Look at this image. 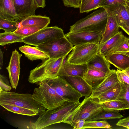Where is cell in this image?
<instances>
[{
    "mask_svg": "<svg viewBox=\"0 0 129 129\" xmlns=\"http://www.w3.org/2000/svg\"><path fill=\"white\" fill-rule=\"evenodd\" d=\"M73 45L65 37L42 44L37 47L50 58L66 57L72 50Z\"/></svg>",
    "mask_w": 129,
    "mask_h": 129,
    "instance_id": "7",
    "label": "cell"
},
{
    "mask_svg": "<svg viewBox=\"0 0 129 129\" xmlns=\"http://www.w3.org/2000/svg\"><path fill=\"white\" fill-rule=\"evenodd\" d=\"M0 105L8 111L14 113L32 116L39 115L33 110L23 107L3 103H0Z\"/></svg>",
    "mask_w": 129,
    "mask_h": 129,
    "instance_id": "29",
    "label": "cell"
},
{
    "mask_svg": "<svg viewBox=\"0 0 129 129\" xmlns=\"http://www.w3.org/2000/svg\"><path fill=\"white\" fill-rule=\"evenodd\" d=\"M126 0H101L100 8H105L118 4H123Z\"/></svg>",
    "mask_w": 129,
    "mask_h": 129,
    "instance_id": "38",
    "label": "cell"
},
{
    "mask_svg": "<svg viewBox=\"0 0 129 129\" xmlns=\"http://www.w3.org/2000/svg\"><path fill=\"white\" fill-rule=\"evenodd\" d=\"M116 125L129 129V116L120 119L117 123Z\"/></svg>",
    "mask_w": 129,
    "mask_h": 129,
    "instance_id": "41",
    "label": "cell"
},
{
    "mask_svg": "<svg viewBox=\"0 0 129 129\" xmlns=\"http://www.w3.org/2000/svg\"><path fill=\"white\" fill-rule=\"evenodd\" d=\"M104 8L111 11L120 27L123 26H129V14L125 3L116 4Z\"/></svg>",
    "mask_w": 129,
    "mask_h": 129,
    "instance_id": "15",
    "label": "cell"
},
{
    "mask_svg": "<svg viewBox=\"0 0 129 129\" xmlns=\"http://www.w3.org/2000/svg\"><path fill=\"white\" fill-rule=\"evenodd\" d=\"M128 43H129V41H128Z\"/></svg>",
    "mask_w": 129,
    "mask_h": 129,
    "instance_id": "51",
    "label": "cell"
},
{
    "mask_svg": "<svg viewBox=\"0 0 129 129\" xmlns=\"http://www.w3.org/2000/svg\"><path fill=\"white\" fill-rule=\"evenodd\" d=\"M129 38L125 36L123 41L119 45L113 49L107 55L118 52L129 51Z\"/></svg>",
    "mask_w": 129,
    "mask_h": 129,
    "instance_id": "36",
    "label": "cell"
},
{
    "mask_svg": "<svg viewBox=\"0 0 129 129\" xmlns=\"http://www.w3.org/2000/svg\"><path fill=\"white\" fill-rule=\"evenodd\" d=\"M50 21V19L49 17L40 15H31L20 21L18 28L29 26L40 27L44 28L47 26Z\"/></svg>",
    "mask_w": 129,
    "mask_h": 129,
    "instance_id": "19",
    "label": "cell"
},
{
    "mask_svg": "<svg viewBox=\"0 0 129 129\" xmlns=\"http://www.w3.org/2000/svg\"><path fill=\"white\" fill-rule=\"evenodd\" d=\"M100 8L70 26L69 32L104 30L107 21V12L104 8Z\"/></svg>",
    "mask_w": 129,
    "mask_h": 129,
    "instance_id": "3",
    "label": "cell"
},
{
    "mask_svg": "<svg viewBox=\"0 0 129 129\" xmlns=\"http://www.w3.org/2000/svg\"><path fill=\"white\" fill-rule=\"evenodd\" d=\"M81 103L79 101H68L55 109L47 110L39 115L35 122H30L32 129L44 128L53 124L63 122L72 113L77 110Z\"/></svg>",
    "mask_w": 129,
    "mask_h": 129,
    "instance_id": "1",
    "label": "cell"
},
{
    "mask_svg": "<svg viewBox=\"0 0 129 129\" xmlns=\"http://www.w3.org/2000/svg\"><path fill=\"white\" fill-rule=\"evenodd\" d=\"M118 110H110L103 109L98 113L87 120H98L110 119H120L123 117Z\"/></svg>",
    "mask_w": 129,
    "mask_h": 129,
    "instance_id": "27",
    "label": "cell"
},
{
    "mask_svg": "<svg viewBox=\"0 0 129 129\" xmlns=\"http://www.w3.org/2000/svg\"><path fill=\"white\" fill-rule=\"evenodd\" d=\"M107 74L99 70L87 69L84 75L83 78L93 88L103 81Z\"/></svg>",
    "mask_w": 129,
    "mask_h": 129,
    "instance_id": "23",
    "label": "cell"
},
{
    "mask_svg": "<svg viewBox=\"0 0 129 129\" xmlns=\"http://www.w3.org/2000/svg\"><path fill=\"white\" fill-rule=\"evenodd\" d=\"M104 31L69 32L65 36L73 45L89 43L99 45Z\"/></svg>",
    "mask_w": 129,
    "mask_h": 129,
    "instance_id": "11",
    "label": "cell"
},
{
    "mask_svg": "<svg viewBox=\"0 0 129 129\" xmlns=\"http://www.w3.org/2000/svg\"><path fill=\"white\" fill-rule=\"evenodd\" d=\"M99 45L89 43L75 45L66 60L72 63L86 64L99 52Z\"/></svg>",
    "mask_w": 129,
    "mask_h": 129,
    "instance_id": "9",
    "label": "cell"
},
{
    "mask_svg": "<svg viewBox=\"0 0 129 129\" xmlns=\"http://www.w3.org/2000/svg\"><path fill=\"white\" fill-rule=\"evenodd\" d=\"M19 26V22L17 20H10L0 17V29L4 30L5 32L14 31Z\"/></svg>",
    "mask_w": 129,
    "mask_h": 129,
    "instance_id": "32",
    "label": "cell"
},
{
    "mask_svg": "<svg viewBox=\"0 0 129 129\" xmlns=\"http://www.w3.org/2000/svg\"><path fill=\"white\" fill-rule=\"evenodd\" d=\"M18 20L34 15L38 8L35 0H12Z\"/></svg>",
    "mask_w": 129,
    "mask_h": 129,
    "instance_id": "13",
    "label": "cell"
},
{
    "mask_svg": "<svg viewBox=\"0 0 129 129\" xmlns=\"http://www.w3.org/2000/svg\"><path fill=\"white\" fill-rule=\"evenodd\" d=\"M65 6L75 8L80 7V1L79 0H62Z\"/></svg>",
    "mask_w": 129,
    "mask_h": 129,
    "instance_id": "40",
    "label": "cell"
},
{
    "mask_svg": "<svg viewBox=\"0 0 129 129\" xmlns=\"http://www.w3.org/2000/svg\"><path fill=\"white\" fill-rule=\"evenodd\" d=\"M87 69L86 64L72 63L66 60L60 69L58 76H79L83 78L84 75Z\"/></svg>",
    "mask_w": 129,
    "mask_h": 129,
    "instance_id": "17",
    "label": "cell"
},
{
    "mask_svg": "<svg viewBox=\"0 0 129 129\" xmlns=\"http://www.w3.org/2000/svg\"><path fill=\"white\" fill-rule=\"evenodd\" d=\"M65 57L49 58L42 61L37 67L31 70L28 78L31 84H37L47 79L58 76Z\"/></svg>",
    "mask_w": 129,
    "mask_h": 129,
    "instance_id": "2",
    "label": "cell"
},
{
    "mask_svg": "<svg viewBox=\"0 0 129 129\" xmlns=\"http://www.w3.org/2000/svg\"><path fill=\"white\" fill-rule=\"evenodd\" d=\"M85 121L83 119H79L72 123L71 125L73 126L74 129H82L85 123Z\"/></svg>",
    "mask_w": 129,
    "mask_h": 129,
    "instance_id": "42",
    "label": "cell"
},
{
    "mask_svg": "<svg viewBox=\"0 0 129 129\" xmlns=\"http://www.w3.org/2000/svg\"><path fill=\"white\" fill-rule=\"evenodd\" d=\"M103 109L102 104L96 98L90 96L85 97L78 109L68 116L63 122L71 125L79 119L87 120Z\"/></svg>",
    "mask_w": 129,
    "mask_h": 129,
    "instance_id": "6",
    "label": "cell"
},
{
    "mask_svg": "<svg viewBox=\"0 0 129 129\" xmlns=\"http://www.w3.org/2000/svg\"><path fill=\"white\" fill-rule=\"evenodd\" d=\"M38 8H44L46 6L45 0H35Z\"/></svg>",
    "mask_w": 129,
    "mask_h": 129,
    "instance_id": "43",
    "label": "cell"
},
{
    "mask_svg": "<svg viewBox=\"0 0 129 129\" xmlns=\"http://www.w3.org/2000/svg\"><path fill=\"white\" fill-rule=\"evenodd\" d=\"M44 28L40 27L22 26L18 28L14 33L24 37L32 35Z\"/></svg>",
    "mask_w": 129,
    "mask_h": 129,
    "instance_id": "34",
    "label": "cell"
},
{
    "mask_svg": "<svg viewBox=\"0 0 129 129\" xmlns=\"http://www.w3.org/2000/svg\"><path fill=\"white\" fill-rule=\"evenodd\" d=\"M125 4L129 7V0H126L125 2Z\"/></svg>",
    "mask_w": 129,
    "mask_h": 129,
    "instance_id": "48",
    "label": "cell"
},
{
    "mask_svg": "<svg viewBox=\"0 0 129 129\" xmlns=\"http://www.w3.org/2000/svg\"><path fill=\"white\" fill-rule=\"evenodd\" d=\"M12 87L7 78L4 75H0V92L10 91Z\"/></svg>",
    "mask_w": 129,
    "mask_h": 129,
    "instance_id": "37",
    "label": "cell"
},
{
    "mask_svg": "<svg viewBox=\"0 0 129 129\" xmlns=\"http://www.w3.org/2000/svg\"><path fill=\"white\" fill-rule=\"evenodd\" d=\"M125 5H126V8L127 10V11H128V13L129 14V7L126 4H125Z\"/></svg>",
    "mask_w": 129,
    "mask_h": 129,
    "instance_id": "49",
    "label": "cell"
},
{
    "mask_svg": "<svg viewBox=\"0 0 129 129\" xmlns=\"http://www.w3.org/2000/svg\"><path fill=\"white\" fill-rule=\"evenodd\" d=\"M0 103L23 107L33 110L39 115L46 111V109L33 99L32 94L19 93L14 91L0 92Z\"/></svg>",
    "mask_w": 129,
    "mask_h": 129,
    "instance_id": "5",
    "label": "cell"
},
{
    "mask_svg": "<svg viewBox=\"0 0 129 129\" xmlns=\"http://www.w3.org/2000/svg\"><path fill=\"white\" fill-rule=\"evenodd\" d=\"M0 17L18 20L12 0H0Z\"/></svg>",
    "mask_w": 129,
    "mask_h": 129,
    "instance_id": "25",
    "label": "cell"
},
{
    "mask_svg": "<svg viewBox=\"0 0 129 129\" xmlns=\"http://www.w3.org/2000/svg\"><path fill=\"white\" fill-rule=\"evenodd\" d=\"M107 60L111 64L122 71L129 68V56L118 53L107 55Z\"/></svg>",
    "mask_w": 129,
    "mask_h": 129,
    "instance_id": "24",
    "label": "cell"
},
{
    "mask_svg": "<svg viewBox=\"0 0 129 129\" xmlns=\"http://www.w3.org/2000/svg\"><path fill=\"white\" fill-rule=\"evenodd\" d=\"M120 28L129 36V26H123L120 27Z\"/></svg>",
    "mask_w": 129,
    "mask_h": 129,
    "instance_id": "45",
    "label": "cell"
},
{
    "mask_svg": "<svg viewBox=\"0 0 129 129\" xmlns=\"http://www.w3.org/2000/svg\"><path fill=\"white\" fill-rule=\"evenodd\" d=\"M19 49L26 57L31 61L40 59L43 61L49 58L45 53L37 47H32L25 45L19 47Z\"/></svg>",
    "mask_w": 129,
    "mask_h": 129,
    "instance_id": "22",
    "label": "cell"
},
{
    "mask_svg": "<svg viewBox=\"0 0 129 129\" xmlns=\"http://www.w3.org/2000/svg\"><path fill=\"white\" fill-rule=\"evenodd\" d=\"M119 81L116 71L111 70L103 81L93 88L92 93L90 96L93 98L97 97L111 88Z\"/></svg>",
    "mask_w": 129,
    "mask_h": 129,
    "instance_id": "16",
    "label": "cell"
},
{
    "mask_svg": "<svg viewBox=\"0 0 129 129\" xmlns=\"http://www.w3.org/2000/svg\"><path fill=\"white\" fill-rule=\"evenodd\" d=\"M90 128H103L111 129L112 127L105 120L101 121L85 120L84 124L82 129Z\"/></svg>",
    "mask_w": 129,
    "mask_h": 129,
    "instance_id": "33",
    "label": "cell"
},
{
    "mask_svg": "<svg viewBox=\"0 0 129 129\" xmlns=\"http://www.w3.org/2000/svg\"><path fill=\"white\" fill-rule=\"evenodd\" d=\"M86 64L87 69L99 70L106 74L111 70V64L105 56L99 52Z\"/></svg>",
    "mask_w": 129,
    "mask_h": 129,
    "instance_id": "20",
    "label": "cell"
},
{
    "mask_svg": "<svg viewBox=\"0 0 129 129\" xmlns=\"http://www.w3.org/2000/svg\"><path fill=\"white\" fill-rule=\"evenodd\" d=\"M65 37L61 28L56 26L47 27L29 36L25 37L23 42L37 47L46 42Z\"/></svg>",
    "mask_w": 129,
    "mask_h": 129,
    "instance_id": "8",
    "label": "cell"
},
{
    "mask_svg": "<svg viewBox=\"0 0 129 129\" xmlns=\"http://www.w3.org/2000/svg\"><path fill=\"white\" fill-rule=\"evenodd\" d=\"M103 109L110 110H123L128 109L127 105L118 100H115L102 103Z\"/></svg>",
    "mask_w": 129,
    "mask_h": 129,
    "instance_id": "31",
    "label": "cell"
},
{
    "mask_svg": "<svg viewBox=\"0 0 129 129\" xmlns=\"http://www.w3.org/2000/svg\"><path fill=\"white\" fill-rule=\"evenodd\" d=\"M121 83V89L117 100L122 101L126 104L129 109V85L125 83Z\"/></svg>",
    "mask_w": 129,
    "mask_h": 129,
    "instance_id": "35",
    "label": "cell"
},
{
    "mask_svg": "<svg viewBox=\"0 0 129 129\" xmlns=\"http://www.w3.org/2000/svg\"><path fill=\"white\" fill-rule=\"evenodd\" d=\"M4 52L0 49V69L2 68L3 64V55Z\"/></svg>",
    "mask_w": 129,
    "mask_h": 129,
    "instance_id": "44",
    "label": "cell"
},
{
    "mask_svg": "<svg viewBox=\"0 0 129 129\" xmlns=\"http://www.w3.org/2000/svg\"><path fill=\"white\" fill-rule=\"evenodd\" d=\"M116 53H121L129 56V51L126 52H118Z\"/></svg>",
    "mask_w": 129,
    "mask_h": 129,
    "instance_id": "46",
    "label": "cell"
},
{
    "mask_svg": "<svg viewBox=\"0 0 129 129\" xmlns=\"http://www.w3.org/2000/svg\"><path fill=\"white\" fill-rule=\"evenodd\" d=\"M60 77L67 81L83 96L89 97L91 94L93 90L92 87L83 78L79 76H63Z\"/></svg>",
    "mask_w": 129,
    "mask_h": 129,
    "instance_id": "14",
    "label": "cell"
},
{
    "mask_svg": "<svg viewBox=\"0 0 129 129\" xmlns=\"http://www.w3.org/2000/svg\"><path fill=\"white\" fill-rule=\"evenodd\" d=\"M125 37L122 31H119L105 42L99 44V52L105 56L119 45L123 41Z\"/></svg>",
    "mask_w": 129,
    "mask_h": 129,
    "instance_id": "21",
    "label": "cell"
},
{
    "mask_svg": "<svg viewBox=\"0 0 129 129\" xmlns=\"http://www.w3.org/2000/svg\"><path fill=\"white\" fill-rule=\"evenodd\" d=\"M22 55L16 50L12 53L8 66L6 68L9 74L10 83L13 88L16 89L20 74V61Z\"/></svg>",
    "mask_w": 129,
    "mask_h": 129,
    "instance_id": "12",
    "label": "cell"
},
{
    "mask_svg": "<svg viewBox=\"0 0 129 129\" xmlns=\"http://www.w3.org/2000/svg\"><path fill=\"white\" fill-rule=\"evenodd\" d=\"M24 37L14 33L13 31L5 32L0 34V45H5L17 42H23Z\"/></svg>",
    "mask_w": 129,
    "mask_h": 129,
    "instance_id": "28",
    "label": "cell"
},
{
    "mask_svg": "<svg viewBox=\"0 0 129 129\" xmlns=\"http://www.w3.org/2000/svg\"><path fill=\"white\" fill-rule=\"evenodd\" d=\"M39 86L34 89L33 96L41 106L48 110H53L63 105L66 101L44 80L39 82Z\"/></svg>",
    "mask_w": 129,
    "mask_h": 129,
    "instance_id": "4",
    "label": "cell"
},
{
    "mask_svg": "<svg viewBox=\"0 0 129 129\" xmlns=\"http://www.w3.org/2000/svg\"><path fill=\"white\" fill-rule=\"evenodd\" d=\"M119 81L122 83H125L129 85V77L123 71L117 69L116 71Z\"/></svg>",
    "mask_w": 129,
    "mask_h": 129,
    "instance_id": "39",
    "label": "cell"
},
{
    "mask_svg": "<svg viewBox=\"0 0 129 129\" xmlns=\"http://www.w3.org/2000/svg\"><path fill=\"white\" fill-rule=\"evenodd\" d=\"M105 9L107 12V21L99 44L105 42L119 31L120 27L112 13L109 10Z\"/></svg>",
    "mask_w": 129,
    "mask_h": 129,
    "instance_id": "18",
    "label": "cell"
},
{
    "mask_svg": "<svg viewBox=\"0 0 129 129\" xmlns=\"http://www.w3.org/2000/svg\"><path fill=\"white\" fill-rule=\"evenodd\" d=\"M45 80L66 102L79 101L80 98L83 96L67 81L60 76Z\"/></svg>",
    "mask_w": 129,
    "mask_h": 129,
    "instance_id": "10",
    "label": "cell"
},
{
    "mask_svg": "<svg viewBox=\"0 0 129 129\" xmlns=\"http://www.w3.org/2000/svg\"><path fill=\"white\" fill-rule=\"evenodd\" d=\"M123 71L129 77V68H128Z\"/></svg>",
    "mask_w": 129,
    "mask_h": 129,
    "instance_id": "47",
    "label": "cell"
},
{
    "mask_svg": "<svg viewBox=\"0 0 129 129\" xmlns=\"http://www.w3.org/2000/svg\"><path fill=\"white\" fill-rule=\"evenodd\" d=\"M101 0H81L80 6V12L87 13L100 8Z\"/></svg>",
    "mask_w": 129,
    "mask_h": 129,
    "instance_id": "30",
    "label": "cell"
},
{
    "mask_svg": "<svg viewBox=\"0 0 129 129\" xmlns=\"http://www.w3.org/2000/svg\"><path fill=\"white\" fill-rule=\"evenodd\" d=\"M121 89V83L119 81L112 87L94 98L100 103L117 100Z\"/></svg>",
    "mask_w": 129,
    "mask_h": 129,
    "instance_id": "26",
    "label": "cell"
},
{
    "mask_svg": "<svg viewBox=\"0 0 129 129\" xmlns=\"http://www.w3.org/2000/svg\"><path fill=\"white\" fill-rule=\"evenodd\" d=\"M79 0V1H81V0Z\"/></svg>",
    "mask_w": 129,
    "mask_h": 129,
    "instance_id": "50",
    "label": "cell"
}]
</instances>
